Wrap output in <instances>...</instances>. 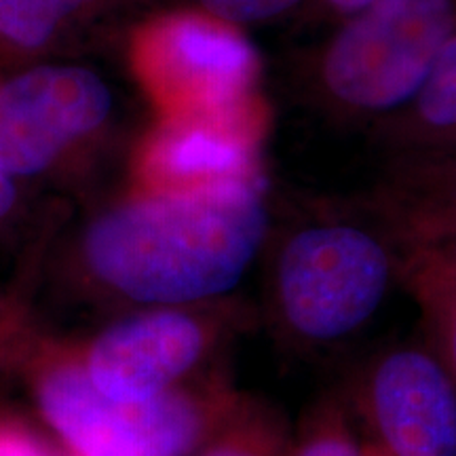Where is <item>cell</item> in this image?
<instances>
[{"mask_svg": "<svg viewBox=\"0 0 456 456\" xmlns=\"http://www.w3.org/2000/svg\"><path fill=\"white\" fill-rule=\"evenodd\" d=\"M38 406L78 456H192L239 395L224 366L146 402H114L89 383L78 357L38 379Z\"/></svg>", "mask_w": 456, "mask_h": 456, "instance_id": "cell-3", "label": "cell"}, {"mask_svg": "<svg viewBox=\"0 0 456 456\" xmlns=\"http://www.w3.org/2000/svg\"><path fill=\"white\" fill-rule=\"evenodd\" d=\"M17 188L15 180L0 169V218H4L15 208Z\"/></svg>", "mask_w": 456, "mask_h": 456, "instance_id": "cell-19", "label": "cell"}, {"mask_svg": "<svg viewBox=\"0 0 456 456\" xmlns=\"http://www.w3.org/2000/svg\"><path fill=\"white\" fill-rule=\"evenodd\" d=\"M174 64L214 94H231L252 72V47L237 32L199 20L175 21L167 30Z\"/></svg>", "mask_w": 456, "mask_h": 456, "instance_id": "cell-9", "label": "cell"}, {"mask_svg": "<svg viewBox=\"0 0 456 456\" xmlns=\"http://www.w3.org/2000/svg\"><path fill=\"white\" fill-rule=\"evenodd\" d=\"M70 456H78V454H70Z\"/></svg>", "mask_w": 456, "mask_h": 456, "instance_id": "cell-22", "label": "cell"}, {"mask_svg": "<svg viewBox=\"0 0 456 456\" xmlns=\"http://www.w3.org/2000/svg\"><path fill=\"white\" fill-rule=\"evenodd\" d=\"M406 283L423 313L427 345L456 385V277L414 256L406 266Z\"/></svg>", "mask_w": 456, "mask_h": 456, "instance_id": "cell-11", "label": "cell"}, {"mask_svg": "<svg viewBox=\"0 0 456 456\" xmlns=\"http://www.w3.org/2000/svg\"><path fill=\"white\" fill-rule=\"evenodd\" d=\"M144 175L152 186L151 192H186L258 178L241 140L205 127L161 135L146 157Z\"/></svg>", "mask_w": 456, "mask_h": 456, "instance_id": "cell-8", "label": "cell"}, {"mask_svg": "<svg viewBox=\"0 0 456 456\" xmlns=\"http://www.w3.org/2000/svg\"><path fill=\"white\" fill-rule=\"evenodd\" d=\"M248 306L231 298L152 306L112 323L78 357L89 383L114 402H146L199 379L252 328Z\"/></svg>", "mask_w": 456, "mask_h": 456, "instance_id": "cell-4", "label": "cell"}, {"mask_svg": "<svg viewBox=\"0 0 456 456\" xmlns=\"http://www.w3.org/2000/svg\"><path fill=\"white\" fill-rule=\"evenodd\" d=\"M269 228L258 178L186 192H146L102 212L83 237L100 285L151 306L224 298L241 281Z\"/></svg>", "mask_w": 456, "mask_h": 456, "instance_id": "cell-1", "label": "cell"}, {"mask_svg": "<svg viewBox=\"0 0 456 456\" xmlns=\"http://www.w3.org/2000/svg\"><path fill=\"white\" fill-rule=\"evenodd\" d=\"M112 91L85 66L43 64L0 83V169L11 178L43 174L98 131Z\"/></svg>", "mask_w": 456, "mask_h": 456, "instance_id": "cell-7", "label": "cell"}, {"mask_svg": "<svg viewBox=\"0 0 456 456\" xmlns=\"http://www.w3.org/2000/svg\"><path fill=\"white\" fill-rule=\"evenodd\" d=\"M328 3L340 11H359L372 4L374 0H328Z\"/></svg>", "mask_w": 456, "mask_h": 456, "instance_id": "cell-20", "label": "cell"}, {"mask_svg": "<svg viewBox=\"0 0 456 456\" xmlns=\"http://www.w3.org/2000/svg\"><path fill=\"white\" fill-rule=\"evenodd\" d=\"M292 456H366L359 425L342 391L311 403L294 431Z\"/></svg>", "mask_w": 456, "mask_h": 456, "instance_id": "cell-12", "label": "cell"}, {"mask_svg": "<svg viewBox=\"0 0 456 456\" xmlns=\"http://www.w3.org/2000/svg\"><path fill=\"white\" fill-rule=\"evenodd\" d=\"M416 256L456 277V237L420 243L419 249H416Z\"/></svg>", "mask_w": 456, "mask_h": 456, "instance_id": "cell-18", "label": "cell"}, {"mask_svg": "<svg viewBox=\"0 0 456 456\" xmlns=\"http://www.w3.org/2000/svg\"><path fill=\"white\" fill-rule=\"evenodd\" d=\"M87 3L89 0H0V41L24 51L41 49Z\"/></svg>", "mask_w": 456, "mask_h": 456, "instance_id": "cell-13", "label": "cell"}, {"mask_svg": "<svg viewBox=\"0 0 456 456\" xmlns=\"http://www.w3.org/2000/svg\"><path fill=\"white\" fill-rule=\"evenodd\" d=\"M414 100L427 125L456 131V32L436 57Z\"/></svg>", "mask_w": 456, "mask_h": 456, "instance_id": "cell-14", "label": "cell"}, {"mask_svg": "<svg viewBox=\"0 0 456 456\" xmlns=\"http://www.w3.org/2000/svg\"><path fill=\"white\" fill-rule=\"evenodd\" d=\"M292 437L281 410L239 391L192 456H292Z\"/></svg>", "mask_w": 456, "mask_h": 456, "instance_id": "cell-10", "label": "cell"}, {"mask_svg": "<svg viewBox=\"0 0 456 456\" xmlns=\"http://www.w3.org/2000/svg\"><path fill=\"white\" fill-rule=\"evenodd\" d=\"M296 3L300 0H201L203 9L222 24H254L271 20L292 9Z\"/></svg>", "mask_w": 456, "mask_h": 456, "instance_id": "cell-16", "label": "cell"}, {"mask_svg": "<svg viewBox=\"0 0 456 456\" xmlns=\"http://www.w3.org/2000/svg\"><path fill=\"white\" fill-rule=\"evenodd\" d=\"M412 228L420 243L456 237V171L436 180L420 192L412 216Z\"/></svg>", "mask_w": 456, "mask_h": 456, "instance_id": "cell-15", "label": "cell"}, {"mask_svg": "<svg viewBox=\"0 0 456 456\" xmlns=\"http://www.w3.org/2000/svg\"><path fill=\"white\" fill-rule=\"evenodd\" d=\"M454 32V0H374L330 45L323 78L346 104L387 110L416 98Z\"/></svg>", "mask_w": 456, "mask_h": 456, "instance_id": "cell-5", "label": "cell"}, {"mask_svg": "<svg viewBox=\"0 0 456 456\" xmlns=\"http://www.w3.org/2000/svg\"><path fill=\"white\" fill-rule=\"evenodd\" d=\"M395 277L387 245L346 222L302 226L279 248L271 275V326L300 351L326 349L362 332Z\"/></svg>", "mask_w": 456, "mask_h": 456, "instance_id": "cell-2", "label": "cell"}, {"mask_svg": "<svg viewBox=\"0 0 456 456\" xmlns=\"http://www.w3.org/2000/svg\"><path fill=\"white\" fill-rule=\"evenodd\" d=\"M363 446H366V456H389L385 454L383 450H379L376 446H372V444H368L366 440H363Z\"/></svg>", "mask_w": 456, "mask_h": 456, "instance_id": "cell-21", "label": "cell"}, {"mask_svg": "<svg viewBox=\"0 0 456 456\" xmlns=\"http://www.w3.org/2000/svg\"><path fill=\"white\" fill-rule=\"evenodd\" d=\"M363 440L389 456H456V385L429 345L374 353L342 391Z\"/></svg>", "mask_w": 456, "mask_h": 456, "instance_id": "cell-6", "label": "cell"}, {"mask_svg": "<svg viewBox=\"0 0 456 456\" xmlns=\"http://www.w3.org/2000/svg\"><path fill=\"white\" fill-rule=\"evenodd\" d=\"M0 456H55V450L28 425L0 419Z\"/></svg>", "mask_w": 456, "mask_h": 456, "instance_id": "cell-17", "label": "cell"}]
</instances>
